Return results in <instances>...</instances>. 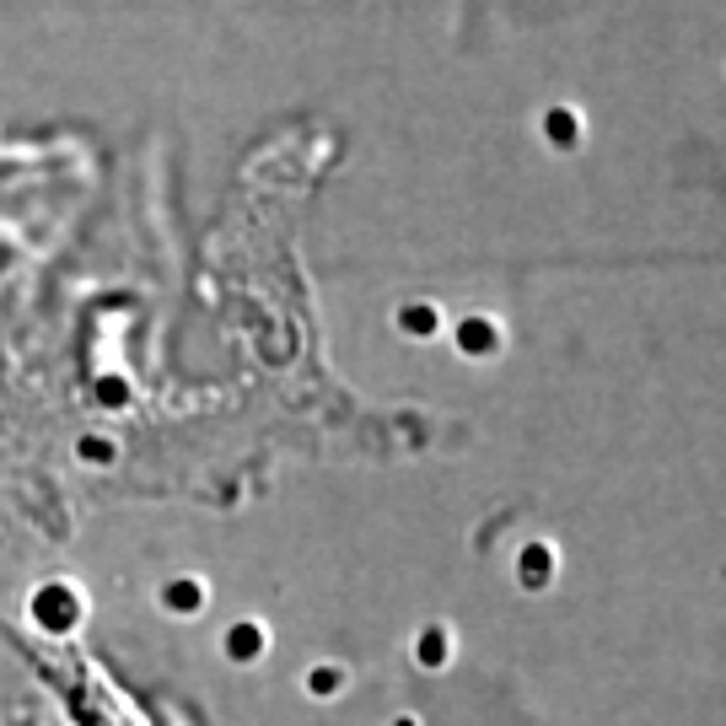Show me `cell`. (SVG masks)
<instances>
[{"label":"cell","instance_id":"8992f818","mask_svg":"<svg viewBox=\"0 0 726 726\" xmlns=\"http://www.w3.org/2000/svg\"><path fill=\"white\" fill-rule=\"evenodd\" d=\"M398 323H404V334H415V339H431V334H436V323H441V318H436V307H404V312H398Z\"/></svg>","mask_w":726,"mask_h":726},{"label":"cell","instance_id":"6da1fadb","mask_svg":"<svg viewBox=\"0 0 726 726\" xmlns=\"http://www.w3.org/2000/svg\"><path fill=\"white\" fill-rule=\"evenodd\" d=\"M517 576H522L528 592H543V586L554 581V549H549V543H528L522 560H517Z\"/></svg>","mask_w":726,"mask_h":726},{"label":"cell","instance_id":"7a4b0ae2","mask_svg":"<svg viewBox=\"0 0 726 726\" xmlns=\"http://www.w3.org/2000/svg\"><path fill=\"white\" fill-rule=\"evenodd\" d=\"M458 350L463 355H495L501 350V329L490 318H463L458 323Z\"/></svg>","mask_w":726,"mask_h":726},{"label":"cell","instance_id":"277c9868","mask_svg":"<svg viewBox=\"0 0 726 726\" xmlns=\"http://www.w3.org/2000/svg\"><path fill=\"white\" fill-rule=\"evenodd\" d=\"M543 135H549L554 145H576L581 141L576 113H571V108H549V113H543Z\"/></svg>","mask_w":726,"mask_h":726},{"label":"cell","instance_id":"52a82bcc","mask_svg":"<svg viewBox=\"0 0 726 726\" xmlns=\"http://www.w3.org/2000/svg\"><path fill=\"white\" fill-rule=\"evenodd\" d=\"M167 603H173L178 614H194V608H199V586H194V581H178V586H167Z\"/></svg>","mask_w":726,"mask_h":726},{"label":"cell","instance_id":"3957f363","mask_svg":"<svg viewBox=\"0 0 726 726\" xmlns=\"http://www.w3.org/2000/svg\"><path fill=\"white\" fill-rule=\"evenodd\" d=\"M447 657H452V640H447L441 625L415 635V662H420V668H447Z\"/></svg>","mask_w":726,"mask_h":726},{"label":"cell","instance_id":"9c48e42d","mask_svg":"<svg viewBox=\"0 0 726 726\" xmlns=\"http://www.w3.org/2000/svg\"><path fill=\"white\" fill-rule=\"evenodd\" d=\"M393 726H415V722H409V716H404V722H393Z\"/></svg>","mask_w":726,"mask_h":726},{"label":"cell","instance_id":"5b68a950","mask_svg":"<svg viewBox=\"0 0 726 726\" xmlns=\"http://www.w3.org/2000/svg\"><path fill=\"white\" fill-rule=\"evenodd\" d=\"M227 651H232L238 662H253V657L264 651V629H258V625H238L232 635H227Z\"/></svg>","mask_w":726,"mask_h":726},{"label":"cell","instance_id":"ba28073f","mask_svg":"<svg viewBox=\"0 0 726 726\" xmlns=\"http://www.w3.org/2000/svg\"><path fill=\"white\" fill-rule=\"evenodd\" d=\"M339 683H344V673H334V668H318V673H312V694H323V700H329V694H339Z\"/></svg>","mask_w":726,"mask_h":726}]
</instances>
